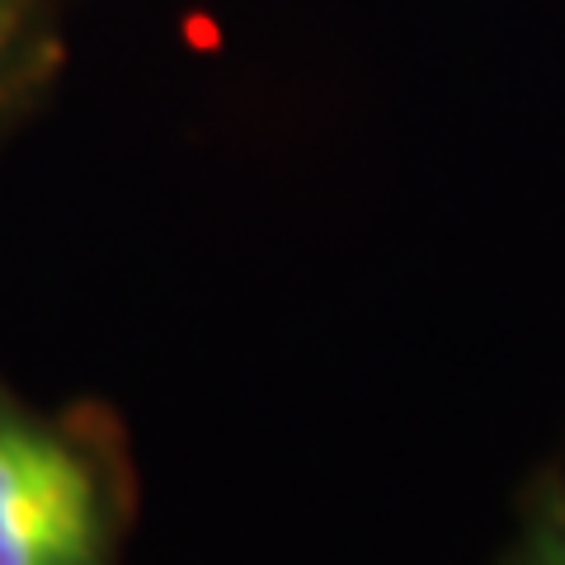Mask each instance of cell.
<instances>
[{"label": "cell", "instance_id": "3957f363", "mask_svg": "<svg viewBox=\"0 0 565 565\" xmlns=\"http://www.w3.org/2000/svg\"><path fill=\"white\" fill-rule=\"evenodd\" d=\"M29 29H33V0H0V71L24 47Z\"/></svg>", "mask_w": 565, "mask_h": 565}, {"label": "cell", "instance_id": "6da1fadb", "mask_svg": "<svg viewBox=\"0 0 565 565\" xmlns=\"http://www.w3.org/2000/svg\"><path fill=\"white\" fill-rule=\"evenodd\" d=\"M0 565H109L95 467L0 396Z\"/></svg>", "mask_w": 565, "mask_h": 565}, {"label": "cell", "instance_id": "7a4b0ae2", "mask_svg": "<svg viewBox=\"0 0 565 565\" xmlns=\"http://www.w3.org/2000/svg\"><path fill=\"white\" fill-rule=\"evenodd\" d=\"M490 565H565V438L546 462L527 471Z\"/></svg>", "mask_w": 565, "mask_h": 565}]
</instances>
